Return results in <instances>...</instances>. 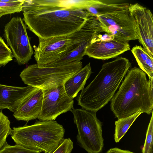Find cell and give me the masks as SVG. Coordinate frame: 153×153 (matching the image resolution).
Listing matches in <instances>:
<instances>
[{"label": "cell", "instance_id": "5b68a950", "mask_svg": "<svg viewBox=\"0 0 153 153\" xmlns=\"http://www.w3.org/2000/svg\"><path fill=\"white\" fill-rule=\"evenodd\" d=\"M82 67L81 61L51 67H46L36 64L29 65L24 69L19 76L25 84L45 90L64 85L67 80Z\"/></svg>", "mask_w": 153, "mask_h": 153}, {"label": "cell", "instance_id": "5bb4252c", "mask_svg": "<svg viewBox=\"0 0 153 153\" xmlns=\"http://www.w3.org/2000/svg\"><path fill=\"white\" fill-rule=\"evenodd\" d=\"M33 87H19L0 84V109H7L14 113L22 99Z\"/></svg>", "mask_w": 153, "mask_h": 153}, {"label": "cell", "instance_id": "603a6c76", "mask_svg": "<svg viewBox=\"0 0 153 153\" xmlns=\"http://www.w3.org/2000/svg\"><path fill=\"white\" fill-rule=\"evenodd\" d=\"M13 58L11 50L0 36V67L5 66Z\"/></svg>", "mask_w": 153, "mask_h": 153}, {"label": "cell", "instance_id": "52a82bcc", "mask_svg": "<svg viewBox=\"0 0 153 153\" xmlns=\"http://www.w3.org/2000/svg\"><path fill=\"white\" fill-rule=\"evenodd\" d=\"M85 39V34L81 29L66 36L39 39L38 46H33L37 64L45 65L64 56L77 48Z\"/></svg>", "mask_w": 153, "mask_h": 153}, {"label": "cell", "instance_id": "9c48e42d", "mask_svg": "<svg viewBox=\"0 0 153 153\" xmlns=\"http://www.w3.org/2000/svg\"><path fill=\"white\" fill-rule=\"evenodd\" d=\"M106 32L123 41L137 39L136 25L128 9L96 16Z\"/></svg>", "mask_w": 153, "mask_h": 153}, {"label": "cell", "instance_id": "e0dca14e", "mask_svg": "<svg viewBox=\"0 0 153 153\" xmlns=\"http://www.w3.org/2000/svg\"><path fill=\"white\" fill-rule=\"evenodd\" d=\"M95 35L82 42L76 48L67 55L50 64L42 65L46 67L57 66L65 65L76 61H80L85 55L86 49Z\"/></svg>", "mask_w": 153, "mask_h": 153}, {"label": "cell", "instance_id": "8992f818", "mask_svg": "<svg viewBox=\"0 0 153 153\" xmlns=\"http://www.w3.org/2000/svg\"><path fill=\"white\" fill-rule=\"evenodd\" d=\"M78 130L77 143L88 153H100L104 146L102 124L96 113L83 108L71 111Z\"/></svg>", "mask_w": 153, "mask_h": 153}, {"label": "cell", "instance_id": "3957f363", "mask_svg": "<svg viewBox=\"0 0 153 153\" xmlns=\"http://www.w3.org/2000/svg\"><path fill=\"white\" fill-rule=\"evenodd\" d=\"M131 65L126 58L119 57L104 63L90 83L78 97L82 108L96 112L111 101Z\"/></svg>", "mask_w": 153, "mask_h": 153}, {"label": "cell", "instance_id": "7402d4cb", "mask_svg": "<svg viewBox=\"0 0 153 153\" xmlns=\"http://www.w3.org/2000/svg\"><path fill=\"white\" fill-rule=\"evenodd\" d=\"M153 112L147 129L144 145L142 149V153H153Z\"/></svg>", "mask_w": 153, "mask_h": 153}, {"label": "cell", "instance_id": "277c9868", "mask_svg": "<svg viewBox=\"0 0 153 153\" xmlns=\"http://www.w3.org/2000/svg\"><path fill=\"white\" fill-rule=\"evenodd\" d=\"M63 127L56 121L36 120L31 125L13 127L10 134L16 144L27 149L52 153L64 139Z\"/></svg>", "mask_w": 153, "mask_h": 153}, {"label": "cell", "instance_id": "30bf717a", "mask_svg": "<svg viewBox=\"0 0 153 153\" xmlns=\"http://www.w3.org/2000/svg\"><path fill=\"white\" fill-rule=\"evenodd\" d=\"M43 97L40 121L55 120L60 114L74 108V101L67 94L64 85L42 90Z\"/></svg>", "mask_w": 153, "mask_h": 153}, {"label": "cell", "instance_id": "4316f807", "mask_svg": "<svg viewBox=\"0 0 153 153\" xmlns=\"http://www.w3.org/2000/svg\"><path fill=\"white\" fill-rule=\"evenodd\" d=\"M106 153H134L129 150H123L117 148H111L108 150Z\"/></svg>", "mask_w": 153, "mask_h": 153}, {"label": "cell", "instance_id": "d6986e66", "mask_svg": "<svg viewBox=\"0 0 153 153\" xmlns=\"http://www.w3.org/2000/svg\"><path fill=\"white\" fill-rule=\"evenodd\" d=\"M142 113L139 110L130 116L119 119L115 122L114 137L115 142L120 141L135 120Z\"/></svg>", "mask_w": 153, "mask_h": 153}, {"label": "cell", "instance_id": "9a60e30c", "mask_svg": "<svg viewBox=\"0 0 153 153\" xmlns=\"http://www.w3.org/2000/svg\"><path fill=\"white\" fill-rule=\"evenodd\" d=\"M129 4L120 0H91L85 10L91 16H97L128 9Z\"/></svg>", "mask_w": 153, "mask_h": 153}, {"label": "cell", "instance_id": "d4e9b609", "mask_svg": "<svg viewBox=\"0 0 153 153\" xmlns=\"http://www.w3.org/2000/svg\"><path fill=\"white\" fill-rule=\"evenodd\" d=\"M73 148V143L70 138L64 139L52 153H71Z\"/></svg>", "mask_w": 153, "mask_h": 153}, {"label": "cell", "instance_id": "ac0fdd59", "mask_svg": "<svg viewBox=\"0 0 153 153\" xmlns=\"http://www.w3.org/2000/svg\"><path fill=\"white\" fill-rule=\"evenodd\" d=\"M131 51L140 68L148 75L149 78H153V57L140 46L136 45Z\"/></svg>", "mask_w": 153, "mask_h": 153}, {"label": "cell", "instance_id": "8fae6325", "mask_svg": "<svg viewBox=\"0 0 153 153\" xmlns=\"http://www.w3.org/2000/svg\"><path fill=\"white\" fill-rule=\"evenodd\" d=\"M128 10L134 19L137 39L153 57V20L150 10L140 4H129Z\"/></svg>", "mask_w": 153, "mask_h": 153}, {"label": "cell", "instance_id": "2e32d148", "mask_svg": "<svg viewBox=\"0 0 153 153\" xmlns=\"http://www.w3.org/2000/svg\"><path fill=\"white\" fill-rule=\"evenodd\" d=\"M92 73L89 62L66 81L64 87L70 98L73 99L76 97L79 91L84 88Z\"/></svg>", "mask_w": 153, "mask_h": 153}, {"label": "cell", "instance_id": "ffe728a7", "mask_svg": "<svg viewBox=\"0 0 153 153\" xmlns=\"http://www.w3.org/2000/svg\"><path fill=\"white\" fill-rule=\"evenodd\" d=\"M24 0H0V18L3 16L22 10Z\"/></svg>", "mask_w": 153, "mask_h": 153}, {"label": "cell", "instance_id": "ba28073f", "mask_svg": "<svg viewBox=\"0 0 153 153\" xmlns=\"http://www.w3.org/2000/svg\"><path fill=\"white\" fill-rule=\"evenodd\" d=\"M4 36L10 48L13 57L18 64L27 63L33 54L28 36L27 27L20 17H13L6 24Z\"/></svg>", "mask_w": 153, "mask_h": 153}, {"label": "cell", "instance_id": "83f0119b", "mask_svg": "<svg viewBox=\"0 0 153 153\" xmlns=\"http://www.w3.org/2000/svg\"><path fill=\"white\" fill-rule=\"evenodd\" d=\"M85 26V25H84ZM87 28V27H86ZM88 29V28H87ZM94 33V32H93Z\"/></svg>", "mask_w": 153, "mask_h": 153}, {"label": "cell", "instance_id": "7a4b0ae2", "mask_svg": "<svg viewBox=\"0 0 153 153\" xmlns=\"http://www.w3.org/2000/svg\"><path fill=\"white\" fill-rule=\"evenodd\" d=\"M118 90L111 100V109L118 119L130 116L140 110L152 114L153 109V78H146L140 68L128 70Z\"/></svg>", "mask_w": 153, "mask_h": 153}, {"label": "cell", "instance_id": "484cf974", "mask_svg": "<svg viewBox=\"0 0 153 153\" xmlns=\"http://www.w3.org/2000/svg\"><path fill=\"white\" fill-rule=\"evenodd\" d=\"M101 33L95 34L93 39L105 42L111 41L114 39V37L111 35L107 32L104 33L103 34Z\"/></svg>", "mask_w": 153, "mask_h": 153}, {"label": "cell", "instance_id": "4fadbf2b", "mask_svg": "<svg viewBox=\"0 0 153 153\" xmlns=\"http://www.w3.org/2000/svg\"><path fill=\"white\" fill-rule=\"evenodd\" d=\"M43 97L42 90L33 87L21 101L13 116L18 120L27 122L37 119L41 111Z\"/></svg>", "mask_w": 153, "mask_h": 153}, {"label": "cell", "instance_id": "6da1fadb", "mask_svg": "<svg viewBox=\"0 0 153 153\" xmlns=\"http://www.w3.org/2000/svg\"><path fill=\"white\" fill-rule=\"evenodd\" d=\"M23 20L39 39L65 36L80 29L89 14L70 0H24Z\"/></svg>", "mask_w": 153, "mask_h": 153}, {"label": "cell", "instance_id": "cb8c5ba5", "mask_svg": "<svg viewBox=\"0 0 153 153\" xmlns=\"http://www.w3.org/2000/svg\"><path fill=\"white\" fill-rule=\"evenodd\" d=\"M40 153L39 151L30 149L17 144L15 145H10L7 142L0 149V153Z\"/></svg>", "mask_w": 153, "mask_h": 153}, {"label": "cell", "instance_id": "7c38bea8", "mask_svg": "<svg viewBox=\"0 0 153 153\" xmlns=\"http://www.w3.org/2000/svg\"><path fill=\"white\" fill-rule=\"evenodd\" d=\"M128 42L115 38L105 42L93 39L86 49L85 55L102 60L114 58L130 50Z\"/></svg>", "mask_w": 153, "mask_h": 153}, {"label": "cell", "instance_id": "44dd1931", "mask_svg": "<svg viewBox=\"0 0 153 153\" xmlns=\"http://www.w3.org/2000/svg\"><path fill=\"white\" fill-rule=\"evenodd\" d=\"M8 117L0 111V149L7 142L6 139L10 135L12 129Z\"/></svg>", "mask_w": 153, "mask_h": 153}]
</instances>
